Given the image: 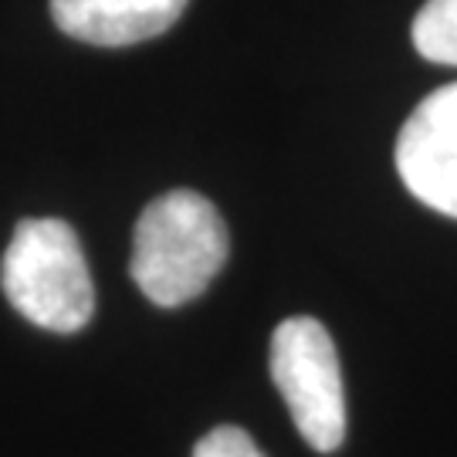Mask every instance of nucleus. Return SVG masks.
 I'll list each match as a JSON object with an SVG mask.
<instances>
[{"label": "nucleus", "instance_id": "nucleus-6", "mask_svg": "<svg viewBox=\"0 0 457 457\" xmlns=\"http://www.w3.org/2000/svg\"><path fill=\"white\" fill-rule=\"evenodd\" d=\"M413 48L434 65H457V0H427L413 17Z\"/></svg>", "mask_w": 457, "mask_h": 457}, {"label": "nucleus", "instance_id": "nucleus-4", "mask_svg": "<svg viewBox=\"0 0 457 457\" xmlns=\"http://www.w3.org/2000/svg\"><path fill=\"white\" fill-rule=\"evenodd\" d=\"M396 173L420 204L457 220V82L410 112L396 139Z\"/></svg>", "mask_w": 457, "mask_h": 457}, {"label": "nucleus", "instance_id": "nucleus-3", "mask_svg": "<svg viewBox=\"0 0 457 457\" xmlns=\"http://www.w3.org/2000/svg\"><path fill=\"white\" fill-rule=\"evenodd\" d=\"M271 379L292 410L298 434L319 454L339 451L345 437V396L336 343L309 315L285 319L271 336Z\"/></svg>", "mask_w": 457, "mask_h": 457}, {"label": "nucleus", "instance_id": "nucleus-5", "mask_svg": "<svg viewBox=\"0 0 457 457\" xmlns=\"http://www.w3.org/2000/svg\"><path fill=\"white\" fill-rule=\"evenodd\" d=\"M187 0H51L54 24L98 48L139 45L180 21Z\"/></svg>", "mask_w": 457, "mask_h": 457}, {"label": "nucleus", "instance_id": "nucleus-7", "mask_svg": "<svg viewBox=\"0 0 457 457\" xmlns=\"http://www.w3.org/2000/svg\"><path fill=\"white\" fill-rule=\"evenodd\" d=\"M194 457H264V454L241 427H217L207 437L196 441Z\"/></svg>", "mask_w": 457, "mask_h": 457}, {"label": "nucleus", "instance_id": "nucleus-2", "mask_svg": "<svg viewBox=\"0 0 457 457\" xmlns=\"http://www.w3.org/2000/svg\"><path fill=\"white\" fill-rule=\"evenodd\" d=\"M0 285L28 322L71 336L92 322L96 288L79 234L65 220H21L4 251Z\"/></svg>", "mask_w": 457, "mask_h": 457}, {"label": "nucleus", "instance_id": "nucleus-1", "mask_svg": "<svg viewBox=\"0 0 457 457\" xmlns=\"http://www.w3.org/2000/svg\"><path fill=\"white\" fill-rule=\"evenodd\" d=\"M224 262V217L207 196L194 190H170L156 196L132 234V281L160 309H177L204 295Z\"/></svg>", "mask_w": 457, "mask_h": 457}]
</instances>
